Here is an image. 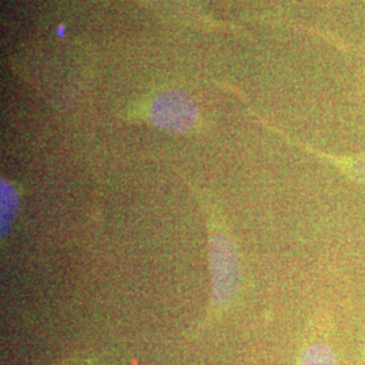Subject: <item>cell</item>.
Here are the masks:
<instances>
[{
  "mask_svg": "<svg viewBox=\"0 0 365 365\" xmlns=\"http://www.w3.org/2000/svg\"><path fill=\"white\" fill-rule=\"evenodd\" d=\"M300 365H337V359L330 346L314 344L302 354Z\"/></svg>",
  "mask_w": 365,
  "mask_h": 365,
  "instance_id": "cell-3",
  "label": "cell"
},
{
  "mask_svg": "<svg viewBox=\"0 0 365 365\" xmlns=\"http://www.w3.org/2000/svg\"><path fill=\"white\" fill-rule=\"evenodd\" d=\"M211 244L212 303L225 307L235 299L240 286V265L235 245L226 235H214Z\"/></svg>",
  "mask_w": 365,
  "mask_h": 365,
  "instance_id": "cell-1",
  "label": "cell"
},
{
  "mask_svg": "<svg viewBox=\"0 0 365 365\" xmlns=\"http://www.w3.org/2000/svg\"><path fill=\"white\" fill-rule=\"evenodd\" d=\"M18 209V195L10 184L1 185V232L10 229Z\"/></svg>",
  "mask_w": 365,
  "mask_h": 365,
  "instance_id": "cell-4",
  "label": "cell"
},
{
  "mask_svg": "<svg viewBox=\"0 0 365 365\" xmlns=\"http://www.w3.org/2000/svg\"><path fill=\"white\" fill-rule=\"evenodd\" d=\"M152 115L160 126L172 130H188L195 120L194 107L179 101L155 106Z\"/></svg>",
  "mask_w": 365,
  "mask_h": 365,
  "instance_id": "cell-2",
  "label": "cell"
}]
</instances>
